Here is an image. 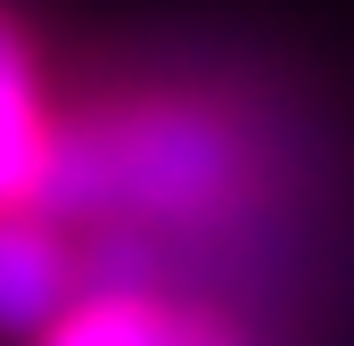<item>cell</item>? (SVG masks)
Masks as SVG:
<instances>
[{
    "mask_svg": "<svg viewBox=\"0 0 354 346\" xmlns=\"http://www.w3.org/2000/svg\"><path fill=\"white\" fill-rule=\"evenodd\" d=\"M256 149L206 99H132L50 132L33 206L50 223L115 231H223L248 215Z\"/></svg>",
    "mask_w": 354,
    "mask_h": 346,
    "instance_id": "6da1fadb",
    "label": "cell"
},
{
    "mask_svg": "<svg viewBox=\"0 0 354 346\" xmlns=\"http://www.w3.org/2000/svg\"><path fill=\"white\" fill-rule=\"evenodd\" d=\"M41 346H248V338L223 313L174 305L157 289H91L41 330Z\"/></svg>",
    "mask_w": 354,
    "mask_h": 346,
    "instance_id": "7a4b0ae2",
    "label": "cell"
},
{
    "mask_svg": "<svg viewBox=\"0 0 354 346\" xmlns=\"http://www.w3.org/2000/svg\"><path fill=\"white\" fill-rule=\"evenodd\" d=\"M75 305V256L33 206L0 215V330H50Z\"/></svg>",
    "mask_w": 354,
    "mask_h": 346,
    "instance_id": "3957f363",
    "label": "cell"
},
{
    "mask_svg": "<svg viewBox=\"0 0 354 346\" xmlns=\"http://www.w3.org/2000/svg\"><path fill=\"white\" fill-rule=\"evenodd\" d=\"M50 116H41V91H33V58L17 42V25H0V215L33 206V181L50 165Z\"/></svg>",
    "mask_w": 354,
    "mask_h": 346,
    "instance_id": "277c9868",
    "label": "cell"
}]
</instances>
